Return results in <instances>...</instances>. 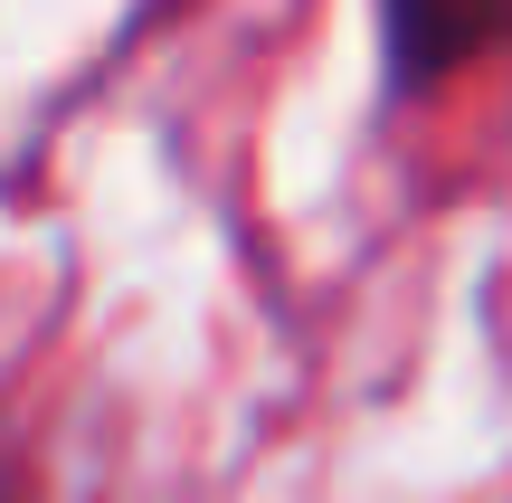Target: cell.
<instances>
[{
    "label": "cell",
    "instance_id": "1",
    "mask_svg": "<svg viewBox=\"0 0 512 503\" xmlns=\"http://www.w3.org/2000/svg\"><path fill=\"white\" fill-rule=\"evenodd\" d=\"M512 48V0H380V57L399 95H437L446 76Z\"/></svg>",
    "mask_w": 512,
    "mask_h": 503
}]
</instances>
